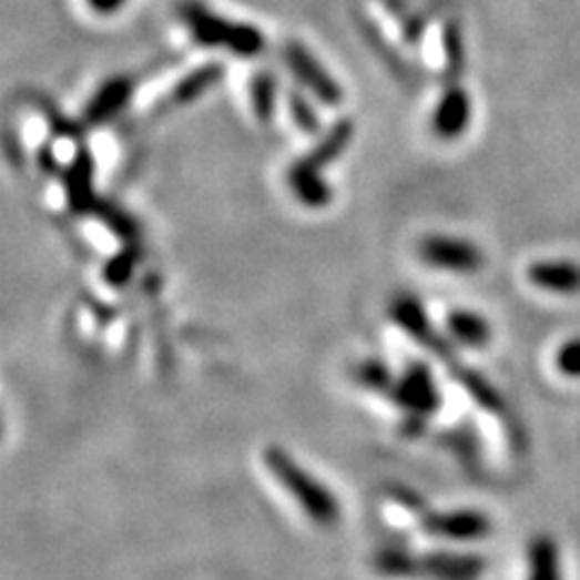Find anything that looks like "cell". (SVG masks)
Segmentation results:
<instances>
[{"label": "cell", "mask_w": 580, "mask_h": 580, "mask_svg": "<svg viewBox=\"0 0 580 580\" xmlns=\"http://www.w3.org/2000/svg\"><path fill=\"white\" fill-rule=\"evenodd\" d=\"M448 329L457 342L467 346H487L491 339L489 322L475 313H467V309H457L448 317Z\"/></svg>", "instance_id": "cell-13"}, {"label": "cell", "mask_w": 580, "mask_h": 580, "mask_svg": "<svg viewBox=\"0 0 580 580\" xmlns=\"http://www.w3.org/2000/svg\"><path fill=\"white\" fill-rule=\"evenodd\" d=\"M291 106H293L295 121H298V124H301L305 131H315V129H317V119H315V112L309 110V104H307L305 100H301L298 94H293Z\"/></svg>", "instance_id": "cell-17"}, {"label": "cell", "mask_w": 580, "mask_h": 580, "mask_svg": "<svg viewBox=\"0 0 580 580\" xmlns=\"http://www.w3.org/2000/svg\"><path fill=\"white\" fill-rule=\"evenodd\" d=\"M557 368L569 377H580V339L566 342L557 350Z\"/></svg>", "instance_id": "cell-15"}, {"label": "cell", "mask_w": 580, "mask_h": 580, "mask_svg": "<svg viewBox=\"0 0 580 580\" xmlns=\"http://www.w3.org/2000/svg\"><path fill=\"white\" fill-rule=\"evenodd\" d=\"M393 395L401 404V409H409L418 416H430L438 411L440 404L434 377L424 366H411V370L393 387Z\"/></svg>", "instance_id": "cell-7"}, {"label": "cell", "mask_w": 580, "mask_h": 580, "mask_svg": "<svg viewBox=\"0 0 580 580\" xmlns=\"http://www.w3.org/2000/svg\"><path fill=\"white\" fill-rule=\"evenodd\" d=\"M129 92H131L129 80H110V83L102 85V90L94 94L92 104L88 106V121H92V124H102V121H106L124 106V102L129 100Z\"/></svg>", "instance_id": "cell-11"}, {"label": "cell", "mask_w": 580, "mask_h": 580, "mask_svg": "<svg viewBox=\"0 0 580 580\" xmlns=\"http://www.w3.org/2000/svg\"><path fill=\"white\" fill-rule=\"evenodd\" d=\"M264 465L276 477L281 489L291 493L298 508L319 528H334L342 520L339 498L315 475H309L293 455L278 448V445H268L264 450Z\"/></svg>", "instance_id": "cell-1"}, {"label": "cell", "mask_w": 580, "mask_h": 580, "mask_svg": "<svg viewBox=\"0 0 580 580\" xmlns=\"http://www.w3.org/2000/svg\"><path fill=\"white\" fill-rule=\"evenodd\" d=\"M528 278L537 288H545L549 293H580V266L573 262H537L530 266Z\"/></svg>", "instance_id": "cell-10"}, {"label": "cell", "mask_w": 580, "mask_h": 580, "mask_svg": "<svg viewBox=\"0 0 580 580\" xmlns=\"http://www.w3.org/2000/svg\"><path fill=\"white\" fill-rule=\"evenodd\" d=\"M418 254H421L426 264L455 274H471L484 264L481 252L471 245V242L442 235L426 237L421 245H418Z\"/></svg>", "instance_id": "cell-5"}, {"label": "cell", "mask_w": 580, "mask_h": 580, "mask_svg": "<svg viewBox=\"0 0 580 580\" xmlns=\"http://www.w3.org/2000/svg\"><path fill=\"white\" fill-rule=\"evenodd\" d=\"M254 106H256V114H260V119L268 121V114L274 112V80H268L266 75H262L260 83L254 85Z\"/></svg>", "instance_id": "cell-16"}, {"label": "cell", "mask_w": 580, "mask_h": 580, "mask_svg": "<svg viewBox=\"0 0 580 580\" xmlns=\"http://www.w3.org/2000/svg\"><path fill=\"white\" fill-rule=\"evenodd\" d=\"M124 3L126 0H88V6L94 12H100V16H112V12L124 8Z\"/></svg>", "instance_id": "cell-18"}, {"label": "cell", "mask_w": 580, "mask_h": 580, "mask_svg": "<svg viewBox=\"0 0 580 580\" xmlns=\"http://www.w3.org/2000/svg\"><path fill=\"white\" fill-rule=\"evenodd\" d=\"M377 571L393 578L418 580H479L484 559L477 554H455V551H428L414 554L404 549H385L375 559Z\"/></svg>", "instance_id": "cell-2"}, {"label": "cell", "mask_w": 580, "mask_h": 580, "mask_svg": "<svg viewBox=\"0 0 580 580\" xmlns=\"http://www.w3.org/2000/svg\"><path fill=\"white\" fill-rule=\"evenodd\" d=\"M182 16L201 44L235 51L240 57H254L264 49V37L260 30H254L250 24L227 22L225 18L213 16L204 6L189 3L182 8Z\"/></svg>", "instance_id": "cell-3"}, {"label": "cell", "mask_w": 580, "mask_h": 580, "mask_svg": "<svg viewBox=\"0 0 580 580\" xmlns=\"http://www.w3.org/2000/svg\"><path fill=\"white\" fill-rule=\"evenodd\" d=\"M469 94L465 90H448L434 114V129L440 139H457L469 126Z\"/></svg>", "instance_id": "cell-9"}, {"label": "cell", "mask_w": 580, "mask_h": 580, "mask_svg": "<svg viewBox=\"0 0 580 580\" xmlns=\"http://www.w3.org/2000/svg\"><path fill=\"white\" fill-rule=\"evenodd\" d=\"M528 580H561L559 549L549 537H537L530 545Z\"/></svg>", "instance_id": "cell-12"}, {"label": "cell", "mask_w": 580, "mask_h": 580, "mask_svg": "<svg viewBox=\"0 0 580 580\" xmlns=\"http://www.w3.org/2000/svg\"><path fill=\"white\" fill-rule=\"evenodd\" d=\"M288 57V65L298 73V78L303 83L313 90L317 98L325 102V104H339L342 102V88L334 83L332 75H327V71L322 69V65L315 61L313 53H307L303 47L293 44L286 51Z\"/></svg>", "instance_id": "cell-8"}, {"label": "cell", "mask_w": 580, "mask_h": 580, "mask_svg": "<svg viewBox=\"0 0 580 580\" xmlns=\"http://www.w3.org/2000/svg\"><path fill=\"white\" fill-rule=\"evenodd\" d=\"M350 141V124H339L327 141H322L313 155H307L303 163H298L291 172V184L298 194L301 201H305L307 206H322L329 201L327 186L317 180V167L332 163L336 153L344 151V145Z\"/></svg>", "instance_id": "cell-4"}, {"label": "cell", "mask_w": 580, "mask_h": 580, "mask_svg": "<svg viewBox=\"0 0 580 580\" xmlns=\"http://www.w3.org/2000/svg\"><path fill=\"white\" fill-rule=\"evenodd\" d=\"M218 78H221L218 65H208V69H201L199 73L189 75L177 90V102H192L201 92L208 90Z\"/></svg>", "instance_id": "cell-14"}, {"label": "cell", "mask_w": 580, "mask_h": 580, "mask_svg": "<svg viewBox=\"0 0 580 580\" xmlns=\"http://www.w3.org/2000/svg\"><path fill=\"white\" fill-rule=\"evenodd\" d=\"M424 530L445 537L457 539V542H469V539H481L491 532V520L479 510H448V512H430L424 518Z\"/></svg>", "instance_id": "cell-6"}]
</instances>
